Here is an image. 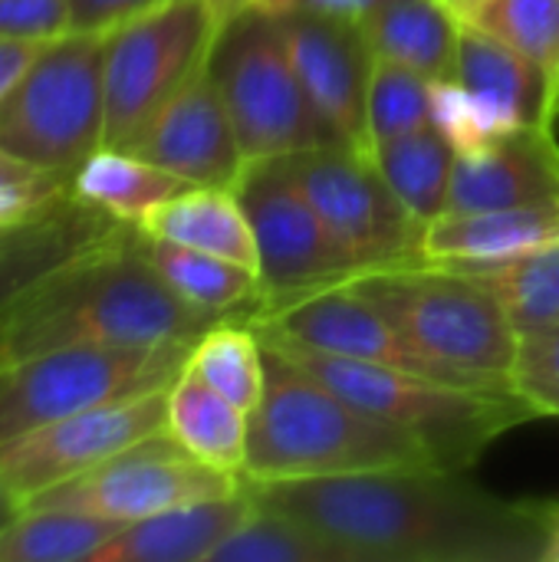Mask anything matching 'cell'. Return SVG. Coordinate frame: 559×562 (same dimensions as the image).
Masks as SVG:
<instances>
[{
    "label": "cell",
    "mask_w": 559,
    "mask_h": 562,
    "mask_svg": "<svg viewBox=\"0 0 559 562\" xmlns=\"http://www.w3.org/2000/svg\"><path fill=\"white\" fill-rule=\"evenodd\" d=\"M247 487L359 562H547L559 517L435 464Z\"/></svg>",
    "instance_id": "cell-1"
},
{
    "label": "cell",
    "mask_w": 559,
    "mask_h": 562,
    "mask_svg": "<svg viewBox=\"0 0 559 562\" xmlns=\"http://www.w3.org/2000/svg\"><path fill=\"white\" fill-rule=\"evenodd\" d=\"M188 306L148 263L138 227L72 254L0 313V359L7 369L72 346H165L198 342L214 323Z\"/></svg>",
    "instance_id": "cell-2"
},
{
    "label": "cell",
    "mask_w": 559,
    "mask_h": 562,
    "mask_svg": "<svg viewBox=\"0 0 559 562\" xmlns=\"http://www.w3.org/2000/svg\"><path fill=\"white\" fill-rule=\"evenodd\" d=\"M260 342L267 382L247 415L244 481L273 484L435 464L415 435L359 412L273 342Z\"/></svg>",
    "instance_id": "cell-3"
},
{
    "label": "cell",
    "mask_w": 559,
    "mask_h": 562,
    "mask_svg": "<svg viewBox=\"0 0 559 562\" xmlns=\"http://www.w3.org/2000/svg\"><path fill=\"white\" fill-rule=\"evenodd\" d=\"M260 339L273 342L290 362L306 369L359 412L415 435L428 448L435 464L448 471L474 468L478 458L501 435L540 418L537 408L524 402L514 389H465L389 366L320 356L270 339L264 333Z\"/></svg>",
    "instance_id": "cell-4"
},
{
    "label": "cell",
    "mask_w": 559,
    "mask_h": 562,
    "mask_svg": "<svg viewBox=\"0 0 559 562\" xmlns=\"http://www.w3.org/2000/svg\"><path fill=\"white\" fill-rule=\"evenodd\" d=\"M415 349L488 389H511L517 329L497 296L448 263L366 270L349 280Z\"/></svg>",
    "instance_id": "cell-5"
},
{
    "label": "cell",
    "mask_w": 559,
    "mask_h": 562,
    "mask_svg": "<svg viewBox=\"0 0 559 562\" xmlns=\"http://www.w3.org/2000/svg\"><path fill=\"white\" fill-rule=\"evenodd\" d=\"M105 142V33L66 30L40 46L0 105V148L72 178Z\"/></svg>",
    "instance_id": "cell-6"
},
{
    "label": "cell",
    "mask_w": 559,
    "mask_h": 562,
    "mask_svg": "<svg viewBox=\"0 0 559 562\" xmlns=\"http://www.w3.org/2000/svg\"><path fill=\"white\" fill-rule=\"evenodd\" d=\"M208 63L247 165L343 142L310 102L277 16L257 7L234 16L221 26Z\"/></svg>",
    "instance_id": "cell-7"
},
{
    "label": "cell",
    "mask_w": 559,
    "mask_h": 562,
    "mask_svg": "<svg viewBox=\"0 0 559 562\" xmlns=\"http://www.w3.org/2000/svg\"><path fill=\"white\" fill-rule=\"evenodd\" d=\"M221 33L204 0H165L105 33V142L132 151Z\"/></svg>",
    "instance_id": "cell-8"
},
{
    "label": "cell",
    "mask_w": 559,
    "mask_h": 562,
    "mask_svg": "<svg viewBox=\"0 0 559 562\" xmlns=\"http://www.w3.org/2000/svg\"><path fill=\"white\" fill-rule=\"evenodd\" d=\"M191 346H72L20 362L0 395V441L89 408L171 389L188 366Z\"/></svg>",
    "instance_id": "cell-9"
},
{
    "label": "cell",
    "mask_w": 559,
    "mask_h": 562,
    "mask_svg": "<svg viewBox=\"0 0 559 562\" xmlns=\"http://www.w3.org/2000/svg\"><path fill=\"white\" fill-rule=\"evenodd\" d=\"M333 237L366 270L418 263L425 227L395 198L369 151L333 142L277 158Z\"/></svg>",
    "instance_id": "cell-10"
},
{
    "label": "cell",
    "mask_w": 559,
    "mask_h": 562,
    "mask_svg": "<svg viewBox=\"0 0 559 562\" xmlns=\"http://www.w3.org/2000/svg\"><path fill=\"white\" fill-rule=\"evenodd\" d=\"M234 191L257 244L260 313L362 273L277 158L250 161Z\"/></svg>",
    "instance_id": "cell-11"
},
{
    "label": "cell",
    "mask_w": 559,
    "mask_h": 562,
    "mask_svg": "<svg viewBox=\"0 0 559 562\" xmlns=\"http://www.w3.org/2000/svg\"><path fill=\"white\" fill-rule=\"evenodd\" d=\"M241 484L244 477L191 458L168 431H161L79 477L33 494L23 501V507H66L119 524H135L191 501L234 494Z\"/></svg>",
    "instance_id": "cell-12"
},
{
    "label": "cell",
    "mask_w": 559,
    "mask_h": 562,
    "mask_svg": "<svg viewBox=\"0 0 559 562\" xmlns=\"http://www.w3.org/2000/svg\"><path fill=\"white\" fill-rule=\"evenodd\" d=\"M250 323L257 333L270 339H280L287 346L310 349L320 356L389 366V369H402L422 379L465 385V389H488L478 379L465 375L461 369H451L438 362L435 356L415 349L353 283H336L310 296L290 300L283 306L264 310L250 316Z\"/></svg>",
    "instance_id": "cell-13"
},
{
    "label": "cell",
    "mask_w": 559,
    "mask_h": 562,
    "mask_svg": "<svg viewBox=\"0 0 559 562\" xmlns=\"http://www.w3.org/2000/svg\"><path fill=\"white\" fill-rule=\"evenodd\" d=\"M168 422V389L128 402L89 408L0 441V474L30 501L33 494L79 477L115 454L155 438Z\"/></svg>",
    "instance_id": "cell-14"
},
{
    "label": "cell",
    "mask_w": 559,
    "mask_h": 562,
    "mask_svg": "<svg viewBox=\"0 0 559 562\" xmlns=\"http://www.w3.org/2000/svg\"><path fill=\"white\" fill-rule=\"evenodd\" d=\"M277 26L316 112L346 145L369 151L366 105L376 56L362 26L316 13H283Z\"/></svg>",
    "instance_id": "cell-15"
},
{
    "label": "cell",
    "mask_w": 559,
    "mask_h": 562,
    "mask_svg": "<svg viewBox=\"0 0 559 562\" xmlns=\"http://www.w3.org/2000/svg\"><path fill=\"white\" fill-rule=\"evenodd\" d=\"M132 151L191 184H237L247 161L237 145V132L211 72V63H204L168 99V105L155 115V122L145 128Z\"/></svg>",
    "instance_id": "cell-16"
},
{
    "label": "cell",
    "mask_w": 559,
    "mask_h": 562,
    "mask_svg": "<svg viewBox=\"0 0 559 562\" xmlns=\"http://www.w3.org/2000/svg\"><path fill=\"white\" fill-rule=\"evenodd\" d=\"M557 201L559 142L554 125H521L474 151L455 155L445 214H484Z\"/></svg>",
    "instance_id": "cell-17"
},
{
    "label": "cell",
    "mask_w": 559,
    "mask_h": 562,
    "mask_svg": "<svg viewBox=\"0 0 559 562\" xmlns=\"http://www.w3.org/2000/svg\"><path fill=\"white\" fill-rule=\"evenodd\" d=\"M250 510L254 494L244 481L234 494L191 501L125 524L92 562H208Z\"/></svg>",
    "instance_id": "cell-18"
},
{
    "label": "cell",
    "mask_w": 559,
    "mask_h": 562,
    "mask_svg": "<svg viewBox=\"0 0 559 562\" xmlns=\"http://www.w3.org/2000/svg\"><path fill=\"white\" fill-rule=\"evenodd\" d=\"M455 79L504 128H521V125L557 128V99L547 76L517 49L484 33L481 26L461 23Z\"/></svg>",
    "instance_id": "cell-19"
},
{
    "label": "cell",
    "mask_w": 559,
    "mask_h": 562,
    "mask_svg": "<svg viewBox=\"0 0 559 562\" xmlns=\"http://www.w3.org/2000/svg\"><path fill=\"white\" fill-rule=\"evenodd\" d=\"M550 244H559V201L484 214H445L425 227L418 263H497Z\"/></svg>",
    "instance_id": "cell-20"
},
{
    "label": "cell",
    "mask_w": 559,
    "mask_h": 562,
    "mask_svg": "<svg viewBox=\"0 0 559 562\" xmlns=\"http://www.w3.org/2000/svg\"><path fill=\"white\" fill-rule=\"evenodd\" d=\"M138 231L152 240H168L178 247L204 250L257 273V244L247 211L234 188L191 184L188 191L158 204Z\"/></svg>",
    "instance_id": "cell-21"
},
{
    "label": "cell",
    "mask_w": 559,
    "mask_h": 562,
    "mask_svg": "<svg viewBox=\"0 0 559 562\" xmlns=\"http://www.w3.org/2000/svg\"><path fill=\"white\" fill-rule=\"evenodd\" d=\"M122 221L76 201L72 194L63 198L49 214H43L33 231L0 254V313L16 303L40 277H46L53 267L69 260L72 254L112 237Z\"/></svg>",
    "instance_id": "cell-22"
},
{
    "label": "cell",
    "mask_w": 559,
    "mask_h": 562,
    "mask_svg": "<svg viewBox=\"0 0 559 562\" xmlns=\"http://www.w3.org/2000/svg\"><path fill=\"white\" fill-rule=\"evenodd\" d=\"M191 181L125 148H96L69 178V194L122 224L138 227L158 204L188 191Z\"/></svg>",
    "instance_id": "cell-23"
},
{
    "label": "cell",
    "mask_w": 559,
    "mask_h": 562,
    "mask_svg": "<svg viewBox=\"0 0 559 562\" xmlns=\"http://www.w3.org/2000/svg\"><path fill=\"white\" fill-rule=\"evenodd\" d=\"M165 431L198 461L244 477L247 461V412L214 392L188 366L168 389Z\"/></svg>",
    "instance_id": "cell-24"
},
{
    "label": "cell",
    "mask_w": 559,
    "mask_h": 562,
    "mask_svg": "<svg viewBox=\"0 0 559 562\" xmlns=\"http://www.w3.org/2000/svg\"><path fill=\"white\" fill-rule=\"evenodd\" d=\"M372 56L402 63L428 79H451L461 23L438 0H385L366 23Z\"/></svg>",
    "instance_id": "cell-25"
},
{
    "label": "cell",
    "mask_w": 559,
    "mask_h": 562,
    "mask_svg": "<svg viewBox=\"0 0 559 562\" xmlns=\"http://www.w3.org/2000/svg\"><path fill=\"white\" fill-rule=\"evenodd\" d=\"M142 250L148 263L161 273V280L194 310L208 316H257L264 306L260 280L250 267L178 247L168 240H152L138 231Z\"/></svg>",
    "instance_id": "cell-26"
},
{
    "label": "cell",
    "mask_w": 559,
    "mask_h": 562,
    "mask_svg": "<svg viewBox=\"0 0 559 562\" xmlns=\"http://www.w3.org/2000/svg\"><path fill=\"white\" fill-rule=\"evenodd\" d=\"M369 155L382 171V178L389 181V188L395 191V198L409 207V214L422 227H428L445 214L455 148L435 125L389 138L376 145Z\"/></svg>",
    "instance_id": "cell-27"
},
{
    "label": "cell",
    "mask_w": 559,
    "mask_h": 562,
    "mask_svg": "<svg viewBox=\"0 0 559 562\" xmlns=\"http://www.w3.org/2000/svg\"><path fill=\"white\" fill-rule=\"evenodd\" d=\"M125 524L66 507H23L0 530V562H82Z\"/></svg>",
    "instance_id": "cell-28"
},
{
    "label": "cell",
    "mask_w": 559,
    "mask_h": 562,
    "mask_svg": "<svg viewBox=\"0 0 559 562\" xmlns=\"http://www.w3.org/2000/svg\"><path fill=\"white\" fill-rule=\"evenodd\" d=\"M458 270L471 273L497 296L517 336L559 326V244L511 257V260L474 263V267H458Z\"/></svg>",
    "instance_id": "cell-29"
},
{
    "label": "cell",
    "mask_w": 559,
    "mask_h": 562,
    "mask_svg": "<svg viewBox=\"0 0 559 562\" xmlns=\"http://www.w3.org/2000/svg\"><path fill=\"white\" fill-rule=\"evenodd\" d=\"M188 369L250 415L267 382L264 342L250 316H227L214 323L208 333H201V339L191 346Z\"/></svg>",
    "instance_id": "cell-30"
},
{
    "label": "cell",
    "mask_w": 559,
    "mask_h": 562,
    "mask_svg": "<svg viewBox=\"0 0 559 562\" xmlns=\"http://www.w3.org/2000/svg\"><path fill=\"white\" fill-rule=\"evenodd\" d=\"M208 562H359L300 520L254 501L247 520L211 553Z\"/></svg>",
    "instance_id": "cell-31"
},
{
    "label": "cell",
    "mask_w": 559,
    "mask_h": 562,
    "mask_svg": "<svg viewBox=\"0 0 559 562\" xmlns=\"http://www.w3.org/2000/svg\"><path fill=\"white\" fill-rule=\"evenodd\" d=\"M468 23L530 59L559 105V0H488Z\"/></svg>",
    "instance_id": "cell-32"
},
{
    "label": "cell",
    "mask_w": 559,
    "mask_h": 562,
    "mask_svg": "<svg viewBox=\"0 0 559 562\" xmlns=\"http://www.w3.org/2000/svg\"><path fill=\"white\" fill-rule=\"evenodd\" d=\"M366 125H369V151L389 138L432 125V79L402 63L376 56L369 76Z\"/></svg>",
    "instance_id": "cell-33"
},
{
    "label": "cell",
    "mask_w": 559,
    "mask_h": 562,
    "mask_svg": "<svg viewBox=\"0 0 559 562\" xmlns=\"http://www.w3.org/2000/svg\"><path fill=\"white\" fill-rule=\"evenodd\" d=\"M63 198H69V178L36 168L0 148V227L36 221Z\"/></svg>",
    "instance_id": "cell-34"
},
{
    "label": "cell",
    "mask_w": 559,
    "mask_h": 562,
    "mask_svg": "<svg viewBox=\"0 0 559 562\" xmlns=\"http://www.w3.org/2000/svg\"><path fill=\"white\" fill-rule=\"evenodd\" d=\"M432 125L451 142L455 155L474 151V148L494 142L497 135L511 132L455 76L432 79Z\"/></svg>",
    "instance_id": "cell-35"
},
{
    "label": "cell",
    "mask_w": 559,
    "mask_h": 562,
    "mask_svg": "<svg viewBox=\"0 0 559 562\" xmlns=\"http://www.w3.org/2000/svg\"><path fill=\"white\" fill-rule=\"evenodd\" d=\"M511 389L530 402L540 418H559V326L517 336Z\"/></svg>",
    "instance_id": "cell-36"
},
{
    "label": "cell",
    "mask_w": 559,
    "mask_h": 562,
    "mask_svg": "<svg viewBox=\"0 0 559 562\" xmlns=\"http://www.w3.org/2000/svg\"><path fill=\"white\" fill-rule=\"evenodd\" d=\"M69 30V0H0V36L53 40Z\"/></svg>",
    "instance_id": "cell-37"
},
{
    "label": "cell",
    "mask_w": 559,
    "mask_h": 562,
    "mask_svg": "<svg viewBox=\"0 0 559 562\" xmlns=\"http://www.w3.org/2000/svg\"><path fill=\"white\" fill-rule=\"evenodd\" d=\"M165 0H69V30L109 33L112 26L158 7Z\"/></svg>",
    "instance_id": "cell-38"
},
{
    "label": "cell",
    "mask_w": 559,
    "mask_h": 562,
    "mask_svg": "<svg viewBox=\"0 0 559 562\" xmlns=\"http://www.w3.org/2000/svg\"><path fill=\"white\" fill-rule=\"evenodd\" d=\"M382 3L385 0H257V10H264L270 16L316 13V16H329V20H343V23L362 26Z\"/></svg>",
    "instance_id": "cell-39"
},
{
    "label": "cell",
    "mask_w": 559,
    "mask_h": 562,
    "mask_svg": "<svg viewBox=\"0 0 559 562\" xmlns=\"http://www.w3.org/2000/svg\"><path fill=\"white\" fill-rule=\"evenodd\" d=\"M46 40H23V36H0V105L16 86V79L26 72L33 56L40 53Z\"/></svg>",
    "instance_id": "cell-40"
},
{
    "label": "cell",
    "mask_w": 559,
    "mask_h": 562,
    "mask_svg": "<svg viewBox=\"0 0 559 562\" xmlns=\"http://www.w3.org/2000/svg\"><path fill=\"white\" fill-rule=\"evenodd\" d=\"M208 7H211V13L217 16V23L224 26V23H231L234 16H241V13H247V10H254L257 7V0H204Z\"/></svg>",
    "instance_id": "cell-41"
},
{
    "label": "cell",
    "mask_w": 559,
    "mask_h": 562,
    "mask_svg": "<svg viewBox=\"0 0 559 562\" xmlns=\"http://www.w3.org/2000/svg\"><path fill=\"white\" fill-rule=\"evenodd\" d=\"M23 510V497L10 487V481L0 474V530Z\"/></svg>",
    "instance_id": "cell-42"
},
{
    "label": "cell",
    "mask_w": 559,
    "mask_h": 562,
    "mask_svg": "<svg viewBox=\"0 0 559 562\" xmlns=\"http://www.w3.org/2000/svg\"><path fill=\"white\" fill-rule=\"evenodd\" d=\"M438 3H441V7L458 20V23H468V20H471V16H474L488 0H438Z\"/></svg>",
    "instance_id": "cell-43"
},
{
    "label": "cell",
    "mask_w": 559,
    "mask_h": 562,
    "mask_svg": "<svg viewBox=\"0 0 559 562\" xmlns=\"http://www.w3.org/2000/svg\"><path fill=\"white\" fill-rule=\"evenodd\" d=\"M46 214H49V211H46ZM36 221H40V217H36ZM36 221L16 224V227H0V254H3V250H10L13 244H20V240L33 231V224H36Z\"/></svg>",
    "instance_id": "cell-44"
},
{
    "label": "cell",
    "mask_w": 559,
    "mask_h": 562,
    "mask_svg": "<svg viewBox=\"0 0 559 562\" xmlns=\"http://www.w3.org/2000/svg\"><path fill=\"white\" fill-rule=\"evenodd\" d=\"M547 562H559V517L557 530H554V543H550V553H547Z\"/></svg>",
    "instance_id": "cell-45"
},
{
    "label": "cell",
    "mask_w": 559,
    "mask_h": 562,
    "mask_svg": "<svg viewBox=\"0 0 559 562\" xmlns=\"http://www.w3.org/2000/svg\"><path fill=\"white\" fill-rule=\"evenodd\" d=\"M7 382H10V369H7L3 359H0V395H3V389H7Z\"/></svg>",
    "instance_id": "cell-46"
},
{
    "label": "cell",
    "mask_w": 559,
    "mask_h": 562,
    "mask_svg": "<svg viewBox=\"0 0 559 562\" xmlns=\"http://www.w3.org/2000/svg\"><path fill=\"white\" fill-rule=\"evenodd\" d=\"M557 122H559V105H557Z\"/></svg>",
    "instance_id": "cell-47"
}]
</instances>
